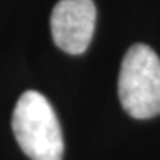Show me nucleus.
<instances>
[{
    "mask_svg": "<svg viewBox=\"0 0 160 160\" xmlns=\"http://www.w3.org/2000/svg\"><path fill=\"white\" fill-rule=\"evenodd\" d=\"M12 129L21 150L31 160H62V131L52 105L42 93L27 91L19 97Z\"/></svg>",
    "mask_w": 160,
    "mask_h": 160,
    "instance_id": "f257e3e1",
    "label": "nucleus"
},
{
    "mask_svg": "<svg viewBox=\"0 0 160 160\" xmlns=\"http://www.w3.org/2000/svg\"><path fill=\"white\" fill-rule=\"evenodd\" d=\"M119 98L126 113L135 119L160 114V58L150 46H131L122 61Z\"/></svg>",
    "mask_w": 160,
    "mask_h": 160,
    "instance_id": "f03ea898",
    "label": "nucleus"
},
{
    "mask_svg": "<svg viewBox=\"0 0 160 160\" xmlns=\"http://www.w3.org/2000/svg\"><path fill=\"white\" fill-rule=\"evenodd\" d=\"M97 24L93 0H59L51 13L55 45L70 55H79L91 45Z\"/></svg>",
    "mask_w": 160,
    "mask_h": 160,
    "instance_id": "7ed1b4c3",
    "label": "nucleus"
}]
</instances>
